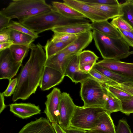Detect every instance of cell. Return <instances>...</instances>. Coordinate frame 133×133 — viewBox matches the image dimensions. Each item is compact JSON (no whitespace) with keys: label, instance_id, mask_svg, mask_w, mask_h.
Segmentation results:
<instances>
[{"label":"cell","instance_id":"1","mask_svg":"<svg viewBox=\"0 0 133 133\" xmlns=\"http://www.w3.org/2000/svg\"><path fill=\"white\" fill-rule=\"evenodd\" d=\"M29 58L23 66L17 77V84L12 98L14 102L25 100L35 94L40 82L46 58L43 46L39 43L31 44Z\"/></svg>","mask_w":133,"mask_h":133},{"label":"cell","instance_id":"2","mask_svg":"<svg viewBox=\"0 0 133 133\" xmlns=\"http://www.w3.org/2000/svg\"><path fill=\"white\" fill-rule=\"evenodd\" d=\"M86 18L72 19L66 18L60 14L54 8L52 10L19 22L38 34L59 26L79 23L90 22Z\"/></svg>","mask_w":133,"mask_h":133},{"label":"cell","instance_id":"3","mask_svg":"<svg viewBox=\"0 0 133 133\" xmlns=\"http://www.w3.org/2000/svg\"><path fill=\"white\" fill-rule=\"evenodd\" d=\"M54 9L44 0H13L0 13L19 22Z\"/></svg>","mask_w":133,"mask_h":133},{"label":"cell","instance_id":"4","mask_svg":"<svg viewBox=\"0 0 133 133\" xmlns=\"http://www.w3.org/2000/svg\"><path fill=\"white\" fill-rule=\"evenodd\" d=\"M92 32L95 46L103 59L120 60L130 55V46L122 37L113 38L94 30Z\"/></svg>","mask_w":133,"mask_h":133},{"label":"cell","instance_id":"5","mask_svg":"<svg viewBox=\"0 0 133 133\" xmlns=\"http://www.w3.org/2000/svg\"><path fill=\"white\" fill-rule=\"evenodd\" d=\"M81 83L80 96L85 108H104L107 99V90L105 85L92 77Z\"/></svg>","mask_w":133,"mask_h":133},{"label":"cell","instance_id":"6","mask_svg":"<svg viewBox=\"0 0 133 133\" xmlns=\"http://www.w3.org/2000/svg\"><path fill=\"white\" fill-rule=\"evenodd\" d=\"M106 111L100 108H85L77 106L70 123V127L85 131L91 130L97 121Z\"/></svg>","mask_w":133,"mask_h":133},{"label":"cell","instance_id":"7","mask_svg":"<svg viewBox=\"0 0 133 133\" xmlns=\"http://www.w3.org/2000/svg\"><path fill=\"white\" fill-rule=\"evenodd\" d=\"M65 4L76 10L92 22L108 20L109 18L104 13L81 0H63Z\"/></svg>","mask_w":133,"mask_h":133},{"label":"cell","instance_id":"8","mask_svg":"<svg viewBox=\"0 0 133 133\" xmlns=\"http://www.w3.org/2000/svg\"><path fill=\"white\" fill-rule=\"evenodd\" d=\"M22 63L14 59L9 48L0 51V79L10 81L16 75Z\"/></svg>","mask_w":133,"mask_h":133},{"label":"cell","instance_id":"9","mask_svg":"<svg viewBox=\"0 0 133 133\" xmlns=\"http://www.w3.org/2000/svg\"><path fill=\"white\" fill-rule=\"evenodd\" d=\"M76 106L69 94L66 92L61 93L58 124L64 129L70 127L71 120Z\"/></svg>","mask_w":133,"mask_h":133},{"label":"cell","instance_id":"10","mask_svg":"<svg viewBox=\"0 0 133 133\" xmlns=\"http://www.w3.org/2000/svg\"><path fill=\"white\" fill-rule=\"evenodd\" d=\"M61 93L59 89L55 88L46 96L44 113L51 123L59 122Z\"/></svg>","mask_w":133,"mask_h":133},{"label":"cell","instance_id":"11","mask_svg":"<svg viewBox=\"0 0 133 133\" xmlns=\"http://www.w3.org/2000/svg\"><path fill=\"white\" fill-rule=\"evenodd\" d=\"M96 64L133 80V63L111 59H103Z\"/></svg>","mask_w":133,"mask_h":133},{"label":"cell","instance_id":"12","mask_svg":"<svg viewBox=\"0 0 133 133\" xmlns=\"http://www.w3.org/2000/svg\"><path fill=\"white\" fill-rule=\"evenodd\" d=\"M64 76L59 71L45 66L39 87L42 91L49 90L61 83Z\"/></svg>","mask_w":133,"mask_h":133},{"label":"cell","instance_id":"13","mask_svg":"<svg viewBox=\"0 0 133 133\" xmlns=\"http://www.w3.org/2000/svg\"><path fill=\"white\" fill-rule=\"evenodd\" d=\"M18 133H56L51 123L45 118L41 117L24 126Z\"/></svg>","mask_w":133,"mask_h":133},{"label":"cell","instance_id":"14","mask_svg":"<svg viewBox=\"0 0 133 133\" xmlns=\"http://www.w3.org/2000/svg\"><path fill=\"white\" fill-rule=\"evenodd\" d=\"M75 55L61 51L46 59L45 66L53 68L59 71L64 76L69 63Z\"/></svg>","mask_w":133,"mask_h":133},{"label":"cell","instance_id":"15","mask_svg":"<svg viewBox=\"0 0 133 133\" xmlns=\"http://www.w3.org/2000/svg\"><path fill=\"white\" fill-rule=\"evenodd\" d=\"M93 39L92 32L91 30L78 35L74 41L61 51L78 54L88 46Z\"/></svg>","mask_w":133,"mask_h":133},{"label":"cell","instance_id":"16","mask_svg":"<svg viewBox=\"0 0 133 133\" xmlns=\"http://www.w3.org/2000/svg\"><path fill=\"white\" fill-rule=\"evenodd\" d=\"M75 84L81 83L87 78L92 77L89 73L81 71L79 69L78 54L75 55L69 63L64 74Z\"/></svg>","mask_w":133,"mask_h":133},{"label":"cell","instance_id":"17","mask_svg":"<svg viewBox=\"0 0 133 133\" xmlns=\"http://www.w3.org/2000/svg\"><path fill=\"white\" fill-rule=\"evenodd\" d=\"M9 106L11 112L22 119L30 118L41 112L39 106L30 103H12Z\"/></svg>","mask_w":133,"mask_h":133},{"label":"cell","instance_id":"18","mask_svg":"<svg viewBox=\"0 0 133 133\" xmlns=\"http://www.w3.org/2000/svg\"><path fill=\"white\" fill-rule=\"evenodd\" d=\"M91 130L100 133H116L115 126L110 114L105 112L99 117L95 126Z\"/></svg>","mask_w":133,"mask_h":133},{"label":"cell","instance_id":"19","mask_svg":"<svg viewBox=\"0 0 133 133\" xmlns=\"http://www.w3.org/2000/svg\"><path fill=\"white\" fill-rule=\"evenodd\" d=\"M91 24L92 29L96 30L107 36L115 38L122 37L119 30L108 20L92 22Z\"/></svg>","mask_w":133,"mask_h":133},{"label":"cell","instance_id":"20","mask_svg":"<svg viewBox=\"0 0 133 133\" xmlns=\"http://www.w3.org/2000/svg\"><path fill=\"white\" fill-rule=\"evenodd\" d=\"M92 29L89 22L74 24L52 29L51 30L54 33H66L78 35Z\"/></svg>","mask_w":133,"mask_h":133},{"label":"cell","instance_id":"21","mask_svg":"<svg viewBox=\"0 0 133 133\" xmlns=\"http://www.w3.org/2000/svg\"><path fill=\"white\" fill-rule=\"evenodd\" d=\"M53 8L63 16L72 19L86 18L83 15L64 2L52 1Z\"/></svg>","mask_w":133,"mask_h":133},{"label":"cell","instance_id":"22","mask_svg":"<svg viewBox=\"0 0 133 133\" xmlns=\"http://www.w3.org/2000/svg\"><path fill=\"white\" fill-rule=\"evenodd\" d=\"M75 39L67 42H54L48 40L44 47L46 59L63 50Z\"/></svg>","mask_w":133,"mask_h":133},{"label":"cell","instance_id":"23","mask_svg":"<svg viewBox=\"0 0 133 133\" xmlns=\"http://www.w3.org/2000/svg\"><path fill=\"white\" fill-rule=\"evenodd\" d=\"M10 41L14 44L30 45L35 39L32 36L23 33L10 29Z\"/></svg>","mask_w":133,"mask_h":133},{"label":"cell","instance_id":"24","mask_svg":"<svg viewBox=\"0 0 133 133\" xmlns=\"http://www.w3.org/2000/svg\"><path fill=\"white\" fill-rule=\"evenodd\" d=\"M120 16L133 28V2L127 0L120 4Z\"/></svg>","mask_w":133,"mask_h":133},{"label":"cell","instance_id":"25","mask_svg":"<svg viewBox=\"0 0 133 133\" xmlns=\"http://www.w3.org/2000/svg\"><path fill=\"white\" fill-rule=\"evenodd\" d=\"M92 69L101 73L118 83L133 81V80L96 64L93 66Z\"/></svg>","mask_w":133,"mask_h":133},{"label":"cell","instance_id":"26","mask_svg":"<svg viewBox=\"0 0 133 133\" xmlns=\"http://www.w3.org/2000/svg\"><path fill=\"white\" fill-rule=\"evenodd\" d=\"M107 90V99L103 109L110 114L112 113L121 111L122 109L121 101Z\"/></svg>","mask_w":133,"mask_h":133},{"label":"cell","instance_id":"27","mask_svg":"<svg viewBox=\"0 0 133 133\" xmlns=\"http://www.w3.org/2000/svg\"><path fill=\"white\" fill-rule=\"evenodd\" d=\"M31 45H12L9 49L14 59L17 62H22L30 49Z\"/></svg>","mask_w":133,"mask_h":133},{"label":"cell","instance_id":"28","mask_svg":"<svg viewBox=\"0 0 133 133\" xmlns=\"http://www.w3.org/2000/svg\"><path fill=\"white\" fill-rule=\"evenodd\" d=\"M87 3L102 11L106 15L109 19H113L116 17L120 16V5L118 6H114Z\"/></svg>","mask_w":133,"mask_h":133},{"label":"cell","instance_id":"29","mask_svg":"<svg viewBox=\"0 0 133 133\" xmlns=\"http://www.w3.org/2000/svg\"><path fill=\"white\" fill-rule=\"evenodd\" d=\"M79 66L91 63H96L98 57L93 52L89 50H84L78 54Z\"/></svg>","mask_w":133,"mask_h":133},{"label":"cell","instance_id":"30","mask_svg":"<svg viewBox=\"0 0 133 133\" xmlns=\"http://www.w3.org/2000/svg\"><path fill=\"white\" fill-rule=\"evenodd\" d=\"M7 28L28 35L35 39L39 37L38 34L37 33L27 28L19 22L12 21Z\"/></svg>","mask_w":133,"mask_h":133},{"label":"cell","instance_id":"31","mask_svg":"<svg viewBox=\"0 0 133 133\" xmlns=\"http://www.w3.org/2000/svg\"><path fill=\"white\" fill-rule=\"evenodd\" d=\"M89 74L92 77L105 85L113 86L118 84L92 68L89 71Z\"/></svg>","mask_w":133,"mask_h":133},{"label":"cell","instance_id":"32","mask_svg":"<svg viewBox=\"0 0 133 133\" xmlns=\"http://www.w3.org/2000/svg\"><path fill=\"white\" fill-rule=\"evenodd\" d=\"M107 90L121 101L130 98L132 95L111 85H105Z\"/></svg>","mask_w":133,"mask_h":133},{"label":"cell","instance_id":"33","mask_svg":"<svg viewBox=\"0 0 133 133\" xmlns=\"http://www.w3.org/2000/svg\"><path fill=\"white\" fill-rule=\"evenodd\" d=\"M110 23L118 29L131 31L133 28L120 16L112 19Z\"/></svg>","mask_w":133,"mask_h":133},{"label":"cell","instance_id":"34","mask_svg":"<svg viewBox=\"0 0 133 133\" xmlns=\"http://www.w3.org/2000/svg\"><path fill=\"white\" fill-rule=\"evenodd\" d=\"M77 35L55 33L50 39L54 42H67L75 39Z\"/></svg>","mask_w":133,"mask_h":133},{"label":"cell","instance_id":"35","mask_svg":"<svg viewBox=\"0 0 133 133\" xmlns=\"http://www.w3.org/2000/svg\"><path fill=\"white\" fill-rule=\"evenodd\" d=\"M121 101L122 113L128 116L133 113V96Z\"/></svg>","mask_w":133,"mask_h":133},{"label":"cell","instance_id":"36","mask_svg":"<svg viewBox=\"0 0 133 133\" xmlns=\"http://www.w3.org/2000/svg\"><path fill=\"white\" fill-rule=\"evenodd\" d=\"M116 133H132L130 126L125 119L119 120L116 129Z\"/></svg>","mask_w":133,"mask_h":133},{"label":"cell","instance_id":"37","mask_svg":"<svg viewBox=\"0 0 133 133\" xmlns=\"http://www.w3.org/2000/svg\"><path fill=\"white\" fill-rule=\"evenodd\" d=\"M86 3L98 5H105L114 6L119 5L120 4L117 0H81Z\"/></svg>","mask_w":133,"mask_h":133},{"label":"cell","instance_id":"38","mask_svg":"<svg viewBox=\"0 0 133 133\" xmlns=\"http://www.w3.org/2000/svg\"><path fill=\"white\" fill-rule=\"evenodd\" d=\"M18 82L17 78H16L9 81L7 87L3 93L5 97H9L13 94L16 87Z\"/></svg>","mask_w":133,"mask_h":133},{"label":"cell","instance_id":"39","mask_svg":"<svg viewBox=\"0 0 133 133\" xmlns=\"http://www.w3.org/2000/svg\"><path fill=\"white\" fill-rule=\"evenodd\" d=\"M112 86L133 95V81L118 83Z\"/></svg>","mask_w":133,"mask_h":133},{"label":"cell","instance_id":"40","mask_svg":"<svg viewBox=\"0 0 133 133\" xmlns=\"http://www.w3.org/2000/svg\"><path fill=\"white\" fill-rule=\"evenodd\" d=\"M122 37L129 46L133 47V30L131 31L118 29Z\"/></svg>","mask_w":133,"mask_h":133},{"label":"cell","instance_id":"41","mask_svg":"<svg viewBox=\"0 0 133 133\" xmlns=\"http://www.w3.org/2000/svg\"><path fill=\"white\" fill-rule=\"evenodd\" d=\"M11 41L9 29L7 28L0 31V43Z\"/></svg>","mask_w":133,"mask_h":133},{"label":"cell","instance_id":"42","mask_svg":"<svg viewBox=\"0 0 133 133\" xmlns=\"http://www.w3.org/2000/svg\"><path fill=\"white\" fill-rule=\"evenodd\" d=\"M11 19L0 13V31L7 28Z\"/></svg>","mask_w":133,"mask_h":133},{"label":"cell","instance_id":"43","mask_svg":"<svg viewBox=\"0 0 133 133\" xmlns=\"http://www.w3.org/2000/svg\"><path fill=\"white\" fill-rule=\"evenodd\" d=\"M96 63H91L85 64L79 66V69L84 72L89 73V72L92 68Z\"/></svg>","mask_w":133,"mask_h":133},{"label":"cell","instance_id":"44","mask_svg":"<svg viewBox=\"0 0 133 133\" xmlns=\"http://www.w3.org/2000/svg\"><path fill=\"white\" fill-rule=\"evenodd\" d=\"M51 124L56 133H66L65 130L59 125L58 123H52Z\"/></svg>","mask_w":133,"mask_h":133},{"label":"cell","instance_id":"45","mask_svg":"<svg viewBox=\"0 0 133 133\" xmlns=\"http://www.w3.org/2000/svg\"><path fill=\"white\" fill-rule=\"evenodd\" d=\"M64 130L66 133H86V131L76 129L70 127L68 129Z\"/></svg>","mask_w":133,"mask_h":133},{"label":"cell","instance_id":"46","mask_svg":"<svg viewBox=\"0 0 133 133\" xmlns=\"http://www.w3.org/2000/svg\"><path fill=\"white\" fill-rule=\"evenodd\" d=\"M4 96L3 92L0 93V114H1L6 107L4 103Z\"/></svg>","mask_w":133,"mask_h":133},{"label":"cell","instance_id":"47","mask_svg":"<svg viewBox=\"0 0 133 133\" xmlns=\"http://www.w3.org/2000/svg\"><path fill=\"white\" fill-rule=\"evenodd\" d=\"M13 44L11 41L9 42L0 43V51L9 49Z\"/></svg>","mask_w":133,"mask_h":133},{"label":"cell","instance_id":"48","mask_svg":"<svg viewBox=\"0 0 133 133\" xmlns=\"http://www.w3.org/2000/svg\"><path fill=\"white\" fill-rule=\"evenodd\" d=\"M86 133H100L92 130L86 131Z\"/></svg>","mask_w":133,"mask_h":133},{"label":"cell","instance_id":"49","mask_svg":"<svg viewBox=\"0 0 133 133\" xmlns=\"http://www.w3.org/2000/svg\"><path fill=\"white\" fill-rule=\"evenodd\" d=\"M130 55L131 54H133V50L131 51H130L129 52Z\"/></svg>","mask_w":133,"mask_h":133},{"label":"cell","instance_id":"50","mask_svg":"<svg viewBox=\"0 0 133 133\" xmlns=\"http://www.w3.org/2000/svg\"><path fill=\"white\" fill-rule=\"evenodd\" d=\"M132 1V2H133V0H131Z\"/></svg>","mask_w":133,"mask_h":133}]
</instances>
